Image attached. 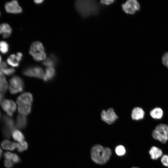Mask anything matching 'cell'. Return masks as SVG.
Returning a JSON list of instances; mask_svg holds the SVG:
<instances>
[{
    "instance_id": "cell-1",
    "label": "cell",
    "mask_w": 168,
    "mask_h": 168,
    "mask_svg": "<svg viewBox=\"0 0 168 168\" xmlns=\"http://www.w3.org/2000/svg\"><path fill=\"white\" fill-rule=\"evenodd\" d=\"M75 6L77 12L84 18L97 15L100 10L99 4L96 0H77Z\"/></svg>"
},
{
    "instance_id": "cell-2",
    "label": "cell",
    "mask_w": 168,
    "mask_h": 168,
    "mask_svg": "<svg viewBox=\"0 0 168 168\" xmlns=\"http://www.w3.org/2000/svg\"><path fill=\"white\" fill-rule=\"evenodd\" d=\"M111 152L110 148L104 147L100 145L94 146L91 151V156L92 160L96 163L103 164L109 159L111 155Z\"/></svg>"
},
{
    "instance_id": "cell-3",
    "label": "cell",
    "mask_w": 168,
    "mask_h": 168,
    "mask_svg": "<svg viewBox=\"0 0 168 168\" xmlns=\"http://www.w3.org/2000/svg\"><path fill=\"white\" fill-rule=\"evenodd\" d=\"M29 53L36 61L44 60L46 58L44 47L42 43L39 41H34L32 43Z\"/></svg>"
},
{
    "instance_id": "cell-4",
    "label": "cell",
    "mask_w": 168,
    "mask_h": 168,
    "mask_svg": "<svg viewBox=\"0 0 168 168\" xmlns=\"http://www.w3.org/2000/svg\"><path fill=\"white\" fill-rule=\"evenodd\" d=\"M152 136L155 139L162 143L168 140V126L164 124L157 125L152 133Z\"/></svg>"
},
{
    "instance_id": "cell-5",
    "label": "cell",
    "mask_w": 168,
    "mask_h": 168,
    "mask_svg": "<svg viewBox=\"0 0 168 168\" xmlns=\"http://www.w3.org/2000/svg\"><path fill=\"white\" fill-rule=\"evenodd\" d=\"M24 88L23 80L18 76H15L10 80L9 90L12 94H16L22 91Z\"/></svg>"
},
{
    "instance_id": "cell-6",
    "label": "cell",
    "mask_w": 168,
    "mask_h": 168,
    "mask_svg": "<svg viewBox=\"0 0 168 168\" xmlns=\"http://www.w3.org/2000/svg\"><path fill=\"white\" fill-rule=\"evenodd\" d=\"M101 119L103 121L109 124H111L119 118V116L114 109L110 108L106 110H103L100 113Z\"/></svg>"
},
{
    "instance_id": "cell-7",
    "label": "cell",
    "mask_w": 168,
    "mask_h": 168,
    "mask_svg": "<svg viewBox=\"0 0 168 168\" xmlns=\"http://www.w3.org/2000/svg\"><path fill=\"white\" fill-rule=\"evenodd\" d=\"M23 74L30 77H35L40 79L43 78L44 74L42 68L39 66L29 67L23 71Z\"/></svg>"
},
{
    "instance_id": "cell-8",
    "label": "cell",
    "mask_w": 168,
    "mask_h": 168,
    "mask_svg": "<svg viewBox=\"0 0 168 168\" xmlns=\"http://www.w3.org/2000/svg\"><path fill=\"white\" fill-rule=\"evenodd\" d=\"M123 11L126 14L133 15L140 9L139 3L136 0H129L122 5Z\"/></svg>"
},
{
    "instance_id": "cell-9",
    "label": "cell",
    "mask_w": 168,
    "mask_h": 168,
    "mask_svg": "<svg viewBox=\"0 0 168 168\" xmlns=\"http://www.w3.org/2000/svg\"><path fill=\"white\" fill-rule=\"evenodd\" d=\"M6 12L8 13L18 14L22 12V9L16 0H13L7 2L5 5Z\"/></svg>"
},
{
    "instance_id": "cell-10",
    "label": "cell",
    "mask_w": 168,
    "mask_h": 168,
    "mask_svg": "<svg viewBox=\"0 0 168 168\" xmlns=\"http://www.w3.org/2000/svg\"><path fill=\"white\" fill-rule=\"evenodd\" d=\"M33 100V96L30 93L25 92L18 97L16 100V102L18 105H31Z\"/></svg>"
},
{
    "instance_id": "cell-11",
    "label": "cell",
    "mask_w": 168,
    "mask_h": 168,
    "mask_svg": "<svg viewBox=\"0 0 168 168\" xmlns=\"http://www.w3.org/2000/svg\"><path fill=\"white\" fill-rule=\"evenodd\" d=\"M2 120L4 124L3 128L12 133L14 130L15 126L14 121L11 118L5 115H3Z\"/></svg>"
},
{
    "instance_id": "cell-12",
    "label": "cell",
    "mask_w": 168,
    "mask_h": 168,
    "mask_svg": "<svg viewBox=\"0 0 168 168\" xmlns=\"http://www.w3.org/2000/svg\"><path fill=\"white\" fill-rule=\"evenodd\" d=\"M145 112L140 107H135L132 110L131 117L133 120H139L142 119L144 116Z\"/></svg>"
},
{
    "instance_id": "cell-13",
    "label": "cell",
    "mask_w": 168,
    "mask_h": 168,
    "mask_svg": "<svg viewBox=\"0 0 168 168\" xmlns=\"http://www.w3.org/2000/svg\"><path fill=\"white\" fill-rule=\"evenodd\" d=\"M57 62V59L54 54H51L43 62V64L48 68L55 67Z\"/></svg>"
},
{
    "instance_id": "cell-14",
    "label": "cell",
    "mask_w": 168,
    "mask_h": 168,
    "mask_svg": "<svg viewBox=\"0 0 168 168\" xmlns=\"http://www.w3.org/2000/svg\"><path fill=\"white\" fill-rule=\"evenodd\" d=\"M27 120L26 117L22 114H18L16 117V126L20 129L25 128L27 125Z\"/></svg>"
},
{
    "instance_id": "cell-15",
    "label": "cell",
    "mask_w": 168,
    "mask_h": 168,
    "mask_svg": "<svg viewBox=\"0 0 168 168\" xmlns=\"http://www.w3.org/2000/svg\"><path fill=\"white\" fill-rule=\"evenodd\" d=\"M149 154L152 159L156 160L162 156V152L159 148L155 146H153L150 148Z\"/></svg>"
},
{
    "instance_id": "cell-16",
    "label": "cell",
    "mask_w": 168,
    "mask_h": 168,
    "mask_svg": "<svg viewBox=\"0 0 168 168\" xmlns=\"http://www.w3.org/2000/svg\"><path fill=\"white\" fill-rule=\"evenodd\" d=\"M56 75V71L53 68H48L45 69V73L43 78L45 82L52 80Z\"/></svg>"
},
{
    "instance_id": "cell-17",
    "label": "cell",
    "mask_w": 168,
    "mask_h": 168,
    "mask_svg": "<svg viewBox=\"0 0 168 168\" xmlns=\"http://www.w3.org/2000/svg\"><path fill=\"white\" fill-rule=\"evenodd\" d=\"M16 143L6 139L2 142L1 145L2 147L4 149L13 151L16 148Z\"/></svg>"
},
{
    "instance_id": "cell-18",
    "label": "cell",
    "mask_w": 168,
    "mask_h": 168,
    "mask_svg": "<svg viewBox=\"0 0 168 168\" xmlns=\"http://www.w3.org/2000/svg\"><path fill=\"white\" fill-rule=\"evenodd\" d=\"M150 115L154 119H160L163 115V111L160 108H155L151 111Z\"/></svg>"
},
{
    "instance_id": "cell-19",
    "label": "cell",
    "mask_w": 168,
    "mask_h": 168,
    "mask_svg": "<svg viewBox=\"0 0 168 168\" xmlns=\"http://www.w3.org/2000/svg\"><path fill=\"white\" fill-rule=\"evenodd\" d=\"M18 112L21 114L27 115L31 112V105H18Z\"/></svg>"
},
{
    "instance_id": "cell-20",
    "label": "cell",
    "mask_w": 168,
    "mask_h": 168,
    "mask_svg": "<svg viewBox=\"0 0 168 168\" xmlns=\"http://www.w3.org/2000/svg\"><path fill=\"white\" fill-rule=\"evenodd\" d=\"M1 105L3 109L7 112L8 116L11 117L13 116V113L10 110L11 103L10 100L7 99L4 100L2 102Z\"/></svg>"
},
{
    "instance_id": "cell-21",
    "label": "cell",
    "mask_w": 168,
    "mask_h": 168,
    "mask_svg": "<svg viewBox=\"0 0 168 168\" xmlns=\"http://www.w3.org/2000/svg\"><path fill=\"white\" fill-rule=\"evenodd\" d=\"M12 135L13 139L19 142L23 141L25 139L23 133L18 130H14L12 132Z\"/></svg>"
},
{
    "instance_id": "cell-22",
    "label": "cell",
    "mask_w": 168,
    "mask_h": 168,
    "mask_svg": "<svg viewBox=\"0 0 168 168\" xmlns=\"http://www.w3.org/2000/svg\"><path fill=\"white\" fill-rule=\"evenodd\" d=\"M7 62L9 65L13 67H17L19 64V62L15 54H11L7 58Z\"/></svg>"
},
{
    "instance_id": "cell-23",
    "label": "cell",
    "mask_w": 168,
    "mask_h": 168,
    "mask_svg": "<svg viewBox=\"0 0 168 168\" xmlns=\"http://www.w3.org/2000/svg\"><path fill=\"white\" fill-rule=\"evenodd\" d=\"M12 29L10 25L6 23L0 24V34H11Z\"/></svg>"
},
{
    "instance_id": "cell-24",
    "label": "cell",
    "mask_w": 168,
    "mask_h": 168,
    "mask_svg": "<svg viewBox=\"0 0 168 168\" xmlns=\"http://www.w3.org/2000/svg\"><path fill=\"white\" fill-rule=\"evenodd\" d=\"M28 147V143L26 141L16 143V148L17 151L20 152H22L27 150Z\"/></svg>"
},
{
    "instance_id": "cell-25",
    "label": "cell",
    "mask_w": 168,
    "mask_h": 168,
    "mask_svg": "<svg viewBox=\"0 0 168 168\" xmlns=\"http://www.w3.org/2000/svg\"><path fill=\"white\" fill-rule=\"evenodd\" d=\"M7 89V83L4 76H0V91L6 92Z\"/></svg>"
},
{
    "instance_id": "cell-26",
    "label": "cell",
    "mask_w": 168,
    "mask_h": 168,
    "mask_svg": "<svg viewBox=\"0 0 168 168\" xmlns=\"http://www.w3.org/2000/svg\"><path fill=\"white\" fill-rule=\"evenodd\" d=\"M8 50L9 45L5 41H0V51L3 54H6Z\"/></svg>"
},
{
    "instance_id": "cell-27",
    "label": "cell",
    "mask_w": 168,
    "mask_h": 168,
    "mask_svg": "<svg viewBox=\"0 0 168 168\" xmlns=\"http://www.w3.org/2000/svg\"><path fill=\"white\" fill-rule=\"evenodd\" d=\"M115 152L117 155L122 156L125 153L126 150L123 146L119 145L116 147L115 149Z\"/></svg>"
},
{
    "instance_id": "cell-28",
    "label": "cell",
    "mask_w": 168,
    "mask_h": 168,
    "mask_svg": "<svg viewBox=\"0 0 168 168\" xmlns=\"http://www.w3.org/2000/svg\"><path fill=\"white\" fill-rule=\"evenodd\" d=\"M15 71V70L12 68H6L3 69L2 71L3 73L7 75H10L13 74Z\"/></svg>"
},
{
    "instance_id": "cell-29",
    "label": "cell",
    "mask_w": 168,
    "mask_h": 168,
    "mask_svg": "<svg viewBox=\"0 0 168 168\" xmlns=\"http://www.w3.org/2000/svg\"><path fill=\"white\" fill-rule=\"evenodd\" d=\"M161 161L164 166L168 167V155H163L161 158Z\"/></svg>"
},
{
    "instance_id": "cell-30",
    "label": "cell",
    "mask_w": 168,
    "mask_h": 168,
    "mask_svg": "<svg viewBox=\"0 0 168 168\" xmlns=\"http://www.w3.org/2000/svg\"><path fill=\"white\" fill-rule=\"evenodd\" d=\"M4 164L5 166L7 168H12L13 166V163L10 160L6 159L4 160Z\"/></svg>"
},
{
    "instance_id": "cell-31",
    "label": "cell",
    "mask_w": 168,
    "mask_h": 168,
    "mask_svg": "<svg viewBox=\"0 0 168 168\" xmlns=\"http://www.w3.org/2000/svg\"><path fill=\"white\" fill-rule=\"evenodd\" d=\"M12 160L13 163H17L20 162L21 159L18 155L16 153H14Z\"/></svg>"
},
{
    "instance_id": "cell-32",
    "label": "cell",
    "mask_w": 168,
    "mask_h": 168,
    "mask_svg": "<svg viewBox=\"0 0 168 168\" xmlns=\"http://www.w3.org/2000/svg\"><path fill=\"white\" fill-rule=\"evenodd\" d=\"M168 62V52L165 53L162 57V62L163 64L166 66Z\"/></svg>"
},
{
    "instance_id": "cell-33",
    "label": "cell",
    "mask_w": 168,
    "mask_h": 168,
    "mask_svg": "<svg viewBox=\"0 0 168 168\" xmlns=\"http://www.w3.org/2000/svg\"><path fill=\"white\" fill-rule=\"evenodd\" d=\"M7 65L6 63L4 62H2L0 63V76L3 75L2 72V70L6 68Z\"/></svg>"
},
{
    "instance_id": "cell-34",
    "label": "cell",
    "mask_w": 168,
    "mask_h": 168,
    "mask_svg": "<svg viewBox=\"0 0 168 168\" xmlns=\"http://www.w3.org/2000/svg\"><path fill=\"white\" fill-rule=\"evenodd\" d=\"M14 153L9 152H5L4 154V157L6 159L11 160H12L13 156Z\"/></svg>"
},
{
    "instance_id": "cell-35",
    "label": "cell",
    "mask_w": 168,
    "mask_h": 168,
    "mask_svg": "<svg viewBox=\"0 0 168 168\" xmlns=\"http://www.w3.org/2000/svg\"><path fill=\"white\" fill-rule=\"evenodd\" d=\"M114 1L113 0H102L100 1V2L102 4L108 5L114 3Z\"/></svg>"
},
{
    "instance_id": "cell-36",
    "label": "cell",
    "mask_w": 168,
    "mask_h": 168,
    "mask_svg": "<svg viewBox=\"0 0 168 168\" xmlns=\"http://www.w3.org/2000/svg\"><path fill=\"white\" fill-rule=\"evenodd\" d=\"M10 100L11 111L13 113L16 110V105L15 102L12 100Z\"/></svg>"
},
{
    "instance_id": "cell-37",
    "label": "cell",
    "mask_w": 168,
    "mask_h": 168,
    "mask_svg": "<svg viewBox=\"0 0 168 168\" xmlns=\"http://www.w3.org/2000/svg\"><path fill=\"white\" fill-rule=\"evenodd\" d=\"M16 56L18 61L19 62L21 61L23 57L22 53L21 52H18Z\"/></svg>"
},
{
    "instance_id": "cell-38",
    "label": "cell",
    "mask_w": 168,
    "mask_h": 168,
    "mask_svg": "<svg viewBox=\"0 0 168 168\" xmlns=\"http://www.w3.org/2000/svg\"><path fill=\"white\" fill-rule=\"evenodd\" d=\"M34 3L37 5H39L42 4L44 2V0H34Z\"/></svg>"
},
{
    "instance_id": "cell-39",
    "label": "cell",
    "mask_w": 168,
    "mask_h": 168,
    "mask_svg": "<svg viewBox=\"0 0 168 168\" xmlns=\"http://www.w3.org/2000/svg\"><path fill=\"white\" fill-rule=\"evenodd\" d=\"M4 94L0 92V103H1L2 100L4 97Z\"/></svg>"
},
{
    "instance_id": "cell-40",
    "label": "cell",
    "mask_w": 168,
    "mask_h": 168,
    "mask_svg": "<svg viewBox=\"0 0 168 168\" xmlns=\"http://www.w3.org/2000/svg\"><path fill=\"white\" fill-rule=\"evenodd\" d=\"M2 152V150L1 148L0 147V158H1V157Z\"/></svg>"
},
{
    "instance_id": "cell-41",
    "label": "cell",
    "mask_w": 168,
    "mask_h": 168,
    "mask_svg": "<svg viewBox=\"0 0 168 168\" xmlns=\"http://www.w3.org/2000/svg\"><path fill=\"white\" fill-rule=\"evenodd\" d=\"M1 60H2V58L1 55H0V63H1Z\"/></svg>"
},
{
    "instance_id": "cell-42",
    "label": "cell",
    "mask_w": 168,
    "mask_h": 168,
    "mask_svg": "<svg viewBox=\"0 0 168 168\" xmlns=\"http://www.w3.org/2000/svg\"><path fill=\"white\" fill-rule=\"evenodd\" d=\"M166 66L168 68V62L167 63Z\"/></svg>"
},
{
    "instance_id": "cell-43",
    "label": "cell",
    "mask_w": 168,
    "mask_h": 168,
    "mask_svg": "<svg viewBox=\"0 0 168 168\" xmlns=\"http://www.w3.org/2000/svg\"><path fill=\"white\" fill-rule=\"evenodd\" d=\"M132 168H138V167H133Z\"/></svg>"
},
{
    "instance_id": "cell-44",
    "label": "cell",
    "mask_w": 168,
    "mask_h": 168,
    "mask_svg": "<svg viewBox=\"0 0 168 168\" xmlns=\"http://www.w3.org/2000/svg\"></svg>"
},
{
    "instance_id": "cell-45",
    "label": "cell",
    "mask_w": 168,
    "mask_h": 168,
    "mask_svg": "<svg viewBox=\"0 0 168 168\" xmlns=\"http://www.w3.org/2000/svg\"></svg>"
}]
</instances>
